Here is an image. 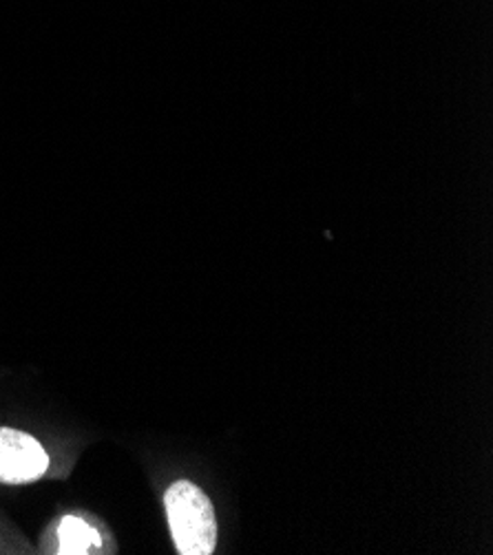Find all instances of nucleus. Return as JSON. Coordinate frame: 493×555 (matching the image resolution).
Listing matches in <instances>:
<instances>
[{
	"label": "nucleus",
	"mask_w": 493,
	"mask_h": 555,
	"mask_svg": "<svg viewBox=\"0 0 493 555\" xmlns=\"http://www.w3.org/2000/svg\"><path fill=\"white\" fill-rule=\"evenodd\" d=\"M171 535L182 555H210L217 546V520L210 498L193 482L178 480L164 493Z\"/></svg>",
	"instance_id": "nucleus-1"
},
{
	"label": "nucleus",
	"mask_w": 493,
	"mask_h": 555,
	"mask_svg": "<svg viewBox=\"0 0 493 555\" xmlns=\"http://www.w3.org/2000/svg\"><path fill=\"white\" fill-rule=\"evenodd\" d=\"M49 467V456L40 442L18 429L0 427V482H31Z\"/></svg>",
	"instance_id": "nucleus-2"
},
{
	"label": "nucleus",
	"mask_w": 493,
	"mask_h": 555,
	"mask_svg": "<svg viewBox=\"0 0 493 555\" xmlns=\"http://www.w3.org/2000/svg\"><path fill=\"white\" fill-rule=\"evenodd\" d=\"M102 540L98 531L87 525L78 516H65L61 527H59V553L67 555H78V553H89L91 546H100Z\"/></svg>",
	"instance_id": "nucleus-3"
}]
</instances>
